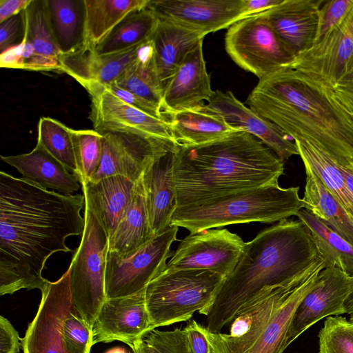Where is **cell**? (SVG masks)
<instances>
[{"label": "cell", "instance_id": "obj_38", "mask_svg": "<svg viewBox=\"0 0 353 353\" xmlns=\"http://www.w3.org/2000/svg\"><path fill=\"white\" fill-rule=\"evenodd\" d=\"M79 183L90 181L99 168L103 134L95 130L72 129Z\"/></svg>", "mask_w": 353, "mask_h": 353}, {"label": "cell", "instance_id": "obj_22", "mask_svg": "<svg viewBox=\"0 0 353 353\" xmlns=\"http://www.w3.org/2000/svg\"><path fill=\"white\" fill-rule=\"evenodd\" d=\"M173 151L156 159L141 176L150 225L154 237L170 226L176 209Z\"/></svg>", "mask_w": 353, "mask_h": 353}, {"label": "cell", "instance_id": "obj_25", "mask_svg": "<svg viewBox=\"0 0 353 353\" xmlns=\"http://www.w3.org/2000/svg\"><path fill=\"white\" fill-rule=\"evenodd\" d=\"M1 159L16 168L23 179L43 188L67 194H72L80 188L77 176L38 143L28 153L1 155Z\"/></svg>", "mask_w": 353, "mask_h": 353}, {"label": "cell", "instance_id": "obj_3", "mask_svg": "<svg viewBox=\"0 0 353 353\" xmlns=\"http://www.w3.org/2000/svg\"><path fill=\"white\" fill-rule=\"evenodd\" d=\"M320 259L310 230L299 219H283L262 230L245 243L233 271L225 277L210 304L199 312L205 316V329L221 332L263 289L301 279Z\"/></svg>", "mask_w": 353, "mask_h": 353}, {"label": "cell", "instance_id": "obj_27", "mask_svg": "<svg viewBox=\"0 0 353 353\" xmlns=\"http://www.w3.org/2000/svg\"><path fill=\"white\" fill-rule=\"evenodd\" d=\"M205 36L201 32L159 19L152 41L163 89L187 54L203 41Z\"/></svg>", "mask_w": 353, "mask_h": 353}, {"label": "cell", "instance_id": "obj_43", "mask_svg": "<svg viewBox=\"0 0 353 353\" xmlns=\"http://www.w3.org/2000/svg\"><path fill=\"white\" fill-rule=\"evenodd\" d=\"M25 28V10L0 23L1 53L23 41Z\"/></svg>", "mask_w": 353, "mask_h": 353}, {"label": "cell", "instance_id": "obj_28", "mask_svg": "<svg viewBox=\"0 0 353 353\" xmlns=\"http://www.w3.org/2000/svg\"><path fill=\"white\" fill-rule=\"evenodd\" d=\"M154 238L141 177L136 182L135 194L128 210L109 239L108 252L126 257Z\"/></svg>", "mask_w": 353, "mask_h": 353}, {"label": "cell", "instance_id": "obj_8", "mask_svg": "<svg viewBox=\"0 0 353 353\" xmlns=\"http://www.w3.org/2000/svg\"><path fill=\"white\" fill-rule=\"evenodd\" d=\"M325 268L319 259L311 272L278 304L244 334L232 336L212 333L203 327L212 353H283L288 347L287 335L294 312L314 287L319 273Z\"/></svg>", "mask_w": 353, "mask_h": 353}, {"label": "cell", "instance_id": "obj_39", "mask_svg": "<svg viewBox=\"0 0 353 353\" xmlns=\"http://www.w3.org/2000/svg\"><path fill=\"white\" fill-rule=\"evenodd\" d=\"M318 336V353H353V323L344 316L327 317Z\"/></svg>", "mask_w": 353, "mask_h": 353}, {"label": "cell", "instance_id": "obj_12", "mask_svg": "<svg viewBox=\"0 0 353 353\" xmlns=\"http://www.w3.org/2000/svg\"><path fill=\"white\" fill-rule=\"evenodd\" d=\"M245 242L226 229H209L182 239L171 259L169 270H202L228 276L237 264Z\"/></svg>", "mask_w": 353, "mask_h": 353}, {"label": "cell", "instance_id": "obj_4", "mask_svg": "<svg viewBox=\"0 0 353 353\" xmlns=\"http://www.w3.org/2000/svg\"><path fill=\"white\" fill-rule=\"evenodd\" d=\"M176 208L265 185H279L284 162L261 140L239 130L173 151Z\"/></svg>", "mask_w": 353, "mask_h": 353}, {"label": "cell", "instance_id": "obj_42", "mask_svg": "<svg viewBox=\"0 0 353 353\" xmlns=\"http://www.w3.org/2000/svg\"><path fill=\"white\" fill-rule=\"evenodd\" d=\"M353 7V0H327L319 10L314 44L324 39L346 18Z\"/></svg>", "mask_w": 353, "mask_h": 353}, {"label": "cell", "instance_id": "obj_40", "mask_svg": "<svg viewBox=\"0 0 353 353\" xmlns=\"http://www.w3.org/2000/svg\"><path fill=\"white\" fill-rule=\"evenodd\" d=\"M63 334L70 353H90L93 345L92 327L74 307L64 320Z\"/></svg>", "mask_w": 353, "mask_h": 353}, {"label": "cell", "instance_id": "obj_41", "mask_svg": "<svg viewBox=\"0 0 353 353\" xmlns=\"http://www.w3.org/2000/svg\"><path fill=\"white\" fill-rule=\"evenodd\" d=\"M143 339L153 353H193L185 328L153 330Z\"/></svg>", "mask_w": 353, "mask_h": 353}, {"label": "cell", "instance_id": "obj_17", "mask_svg": "<svg viewBox=\"0 0 353 353\" xmlns=\"http://www.w3.org/2000/svg\"><path fill=\"white\" fill-rule=\"evenodd\" d=\"M290 66L334 87L353 68V7L337 28L297 55Z\"/></svg>", "mask_w": 353, "mask_h": 353}, {"label": "cell", "instance_id": "obj_10", "mask_svg": "<svg viewBox=\"0 0 353 353\" xmlns=\"http://www.w3.org/2000/svg\"><path fill=\"white\" fill-rule=\"evenodd\" d=\"M179 228L170 225L126 257L108 252L105 269L106 299L127 296L146 288L167 267L170 247Z\"/></svg>", "mask_w": 353, "mask_h": 353}, {"label": "cell", "instance_id": "obj_48", "mask_svg": "<svg viewBox=\"0 0 353 353\" xmlns=\"http://www.w3.org/2000/svg\"><path fill=\"white\" fill-rule=\"evenodd\" d=\"M32 0H1L0 23L25 10Z\"/></svg>", "mask_w": 353, "mask_h": 353}, {"label": "cell", "instance_id": "obj_29", "mask_svg": "<svg viewBox=\"0 0 353 353\" xmlns=\"http://www.w3.org/2000/svg\"><path fill=\"white\" fill-rule=\"evenodd\" d=\"M113 83L161 111L163 88L156 66L152 38L139 46L135 59Z\"/></svg>", "mask_w": 353, "mask_h": 353}, {"label": "cell", "instance_id": "obj_18", "mask_svg": "<svg viewBox=\"0 0 353 353\" xmlns=\"http://www.w3.org/2000/svg\"><path fill=\"white\" fill-rule=\"evenodd\" d=\"M145 291L105 300L92 325L93 345L119 341L130 346L149 332Z\"/></svg>", "mask_w": 353, "mask_h": 353}, {"label": "cell", "instance_id": "obj_14", "mask_svg": "<svg viewBox=\"0 0 353 353\" xmlns=\"http://www.w3.org/2000/svg\"><path fill=\"white\" fill-rule=\"evenodd\" d=\"M99 170L90 181L122 175L134 182L156 159L174 150L176 145L130 133L104 132Z\"/></svg>", "mask_w": 353, "mask_h": 353}, {"label": "cell", "instance_id": "obj_30", "mask_svg": "<svg viewBox=\"0 0 353 353\" xmlns=\"http://www.w3.org/2000/svg\"><path fill=\"white\" fill-rule=\"evenodd\" d=\"M149 0H84L83 46L94 48L130 13L143 9Z\"/></svg>", "mask_w": 353, "mask_h": 353}, {"label": "cell", "instance_id": "obj_49", "mask_svg": "<svg viewBox=\"0 0 353 353\" xmlns=\"http://www.w3.org/2000/svg\"><path fill=\"white\" fill-rule=\"evenodd\" d=\"M283 0H243L245 17L259 14L280 4Z\"/></svg>", "mask_w": 353, "mask_h": 353}, {"label": "cell", "instance_id": "obj_52", "mask_svg": "<svg viewBox=\"0 0 353 353\" xmlns=\"http://www.w3.org/2000/svg\"><path fill=\"white\" fill-rule=\"evenodd\" d=\"M344 307L345 313L347 314L350 317H353V288L345 301Z\"/></svg>", "mask_w": 353, "mask_h": 353}, {"label": "cell", "instance_id": "obj_21", "mask_svg": "<svg viewBox=\"0 0 353 353\" xmlns=\"http://www.w3.org/2000/svg\"><path fill=\"white\" fill-rule=\"evenodd\" d=\"M203 41L190 51L166 83L163 93V117L207 102L214 90L203 57Z\"/></svg>", "mask_w": 353, "mask_h": 353}, {"label": "cell", "instance_id": "obj_47", "mask_svg": "<svg viewBox=\"0 0 353 353\" xmlns=\"http://www.w3.org/2000/svg\"><path fill=\"white\" fill-rule=\"evenodd\" d=\"M203 327L192 320L184 327L193 353H212L209 342L203 332Z\"/></svg>", "mask_w": 353, "mask_h": 353}, {"label": "cell", "instance_id": "obj_6", "mask_svg": "<svg viewBox=\"0 0 353 353\" xmlns=\"http://www.w3.org/2000/svg\"><path fill=\"white\" fill-rule=\"evenodd\" d=\"M224 279L208 270L165 268L145 288L149 332L190 319L210 304Z\"/></svg>", "mask_w": 353, "mask_h": 353}, {"label": "cell", "instance_id": "obj_31", "mask_svg": "<svg viewBox=\"0 0 353 353\" xmlns=\"http://www.w3.org/2000/svg\"><path fill=\"white\" fill-rule=\"evenodd\" d=\"M304 165L306 174L304 208L353 243V219L323 185L314 171Z\"/></svg>", "mask_w": 353, "mask_h": 353}, {"label": "cell", "instance_id": "obj_45", "mask_svg": "<svg viewBox=\"0 0 353 353\" xmlns=\"http://www.w3.org/2000/svg\"><path fill=\"white\" fill-rule=\"evenodd\" d=\"M22 348L21 339L11 323L0 316V353H19Z\"/></svg>", "mask_w": 353, "mask_h": 353}, {"label": "cell", "instance_id": "obj_37", "mask_svg": "<svg viewBox=\"0 0 353 353\" xmlns=\"http://www.w3.org/2000/svg\"><path fill=\"white\" fill-rule=\"evenodd\" d=\"M37 143L78 177L72 129L60 121L42 117L38 123Z\"/></svg>", "mask_w": 353, "mask_h": 353}, {"label": "cell", "instance_id": "obj_54", "mask_svg": "<svg viewBox=\"0 0 353 353\" xmlns=\"http://www.w3.org/2000/svg\"><path fill=\"white\" fill-rule=\"evenodd\" d=\"M349 321H351L352 323H353V317H350Z\"/></svg>", "mask_w": 353, "mask_h": 353}, {"label": "cell", "instance_id": "obj_5", "mask_svg": "<svg viewBox=\"0 0 353 353\" xmlns=\"http://www.w3.org/2000/svg\"><path fill=\"white\" fill-rule=\"evenodd\" d=\"M299 190V187L265 185L179 207L170 225L192 234L232 224L279 222L304 208Z\"/></svg>", "mask_w": 353, "mask_h": 353}, {"label": "cell", "instance_id": "obj_51", "mask_svg": "<svg viewBox=\"0 0 353 353\" xmlns=\"http://www.w3.org/2000/svg\"><path fill=\"white\" fill-rule=\"evenodd\" d=\"M344 177L346 186L353 196V170L345 168L339 167Z\"/></svg>", "mask_w": 353, "mask_h": 353}, {"label": "cell", "instance_id": "obj_2", "mask_svg": "<svg viewBox=\"0 0 353 353\" xmlns=\"http://www.w3.org/2000/svg\"><path fill=\"white\" fill-rule=\"evenodd\" d=\"M246 104L294 141H307L353 170V123L332 89L290 65L259 80Z\"/></svg>", "mask_w": 353, "mask_h": 353}, {"label": "cell", "instance_id": "obj_15", "mask_svg": "<svg viewBox=\"0 0 353 353\" xmlns=\"http://www.w3.org/2000/svg\"><path fill=\"white\" fill-rule=\"evenodd\" d=\"M145 8L158 19L205 35L245 17L243 0H149Z\"/></svg>", "mask_w": 353, "mask_h": 353}, {"label": "cell", "instance_id": "obj_36", "mask_svg": "<svg viewBox=\"0 0 353 353\" xmlns=\"http://www.w3.org/2000/svg\"><path fill=\"white\" fill-rule=\"evenodd\" d=\"M303 164L308 165L323 185L353 219V196L349 192L339 166L307 141H294Z\"/></svg>", "mask_w": 353, "mask_h": 353}, {"label": "cell", "instance_id": "obj_19", "mask_svg": "<svg viewBox=\"0 0 353 353\" xmlns=\"http://www.w3.org/2000/svg\"><path fill=\"white\" fill-rule=\"evenodd\" d=\"M204 108L219 115L234 128L261 140L283 161L299 155L296 143L278 126L241 102L231 91L214 90Z\"/></svg>", "mask_w": 353, "mask_h": 353}, {"label": "cell", "instance_id": "obj_9", "mask_svg": "<svg viewBox=\"0 0 353 353\" xmlns=\"http://www.w3.org/2000/svg\"><path fill=\"white\" fill-rule=\"evenodd\" d=\"M225 48L238 66L259 80L290 65L295 58L261 13L231 25L225 35Z\"/></svg>", "mask_w": 353, "mask_h": 353}, {"label": "cell", "instance_id": "obj_44", "mask_svg": "<svg viewBox=\"0 0 353 353\" xmlns=\"http://www.w3.org/2000/svg\"><path fill=\"white\" fill-rule=\"evenodd\" d=\"M113 94L123 101L124 102L131 105L132 106L142 110L152 116L158 118H164L161 111L143 100L136 94L123 89L114 83L105 85Z\"/></svg>", "mask_w": 353, "mask_h": 353}, {"label": "cell", "instance_id": "obj_35", "mask_svg": "<svg viewBox=\"0 0 353 353\" xmlns=\"http://www.w3.org/2000/svg\"><path fill=\"white\" fill-rule=\"evenodd\" d=\"M158 22V18L145 8L134 11L123 19L92 50L99 56L128 50L150 39Z\"/></svg>", "mask_w": 353, "mask_h": 353}, {"label": "cell", "instance_id": "obj_46", "mask_svg": "<svg viewBox=\"0 0 353 353\" xmlns=\"http://www.w3.org/2000/svg\"><path fill=\"white\" fill-rule=\"evenodd\" d=\"M332 89L339 103L350 116H353V68Z\"/></svg>", "mask_w": 353, "mask_h": 353}, {"label": "cell", "instance_id": "obj_26", "mask_svg": "<svg viewBox=\"0 0 353 353\" xmlns=\"http://www.w3.org/2000/svg\"><path fill=\"white\" fill-rule=\"evenodd\" d=\"M177 145L192 146L219 139L239 130L218 114L206 110L203 103L163 115Z\"/></svg>", "mask_w": 353, "mask_h": 353}, {"label": "cell", "instance_id": "obj_23", "mask_svg": "<svg viewBox=\"0 0 353 353\" xmlns=\"http://www.w3.org/2000/svg\"><path fill=\"white\" fill-rule=\"evenodd\" d=\"M85 201L90 205L108 238L128 210L135 194L136 183L122 175L97 181L81 182Z\"/></svg>", "mask_w": 353, "mask_h": 353}, {"label": "cell", "instance_id": "obj_34", "mask_svg": "<svg viewBox=\"0 0 353 353\" xmlns=\"http://www.w3.org/2000/svg\"><path fill=\"white\" fill-rule=\"evenodd\" d=\"M25 21L23 39L48 71L61 72V53L52 32L47 0H32L25 10Z\"/></svg>", "mask_w": 353, "mask_h": 353}, {"label": "cell", "instance_id": "obj_16", "mask_svg": "<svg viewBox=\"0 0 353 353\" xmlns=\"http://www.w3.org/2000/svg\"><path fill=\"white\" fill-rule=\"evenodd\" d=\"M352 288L353 276L335 266L323 269L314 287L294 312L287 335V345L319 320L345 314V301Z\"/></svg>", "mask_w": 353, "mask_h": 353}, {"label": "cell", "instance_id": "obj_13", "mask_svg": "<svg viewBox=\"0 0 353 353\" xmlns=\"http://www.w3.org/2000/svg\"><path fill=\"white\" fill-rule=\"evenodd\" d=\"M68 270L41 291L37 312L21 339L23 353H70L63 334L64 320L74 308Z\"/></svg>", "mask_w": 353, "mask_h": 353}, {"label": "cell", "instance_id": "obj_50", "mask_svg": "<svg viewBox=\"0 0 353 353\" xmlns=\"http://www.w3.org/2000/svg\"><path fill=\"white\" fill-rule=\"evenodd\" d=\"M129 347H131L132 353H153L143 337L134 341Z\"/></svg>", "mask_w": 353, "mask_h": 353}, {"label": "cell", "instance_id": "obj_53", "mask_svg": "<svg viewBox=\"0 0 353 353\" xmlns=\"http://www.w3.org/2000/svg\"><path fill=\"white\" fill-rule=\"evenodd\" d=\"M105 353H131L130 351L125 347H114L107 350Z\"/></svg>", "mask_w": 353, "mask_h": 353}, {"label": "cell", "instance_id": "obj_32", "mask_svg": "<svg viewBox=\"0 0 353 353\" xmlns=\"http://www.w3.org/2000/svg\"><path fill=\"white\" fill-rule=\"evenodd\" d=\"M296 216L310 230L325 268L335 266L353 276V243L305 209Z\"/></svg>", "mask_w": 353, "mask_h": 353}, {"label": "cell", "instance_id": "obj_55", "mask_svg": "<svg viewBox=\"0 0 353 353\" xmlns=\"http://www.w3.org/2000/svg\"><path fill=\"white\" fill-rule=\"evenodd\" d=\"M353 123V116H350Z\"/></svg>", "mask_w": 353, "mask_h": 353}, {"label": "cell", "instance_id": "obj_7", "mask_svg": "<svg viewBox=\"0 0 353 353\" xmlns=\"http://www.w3.org/2000/svg\"><path fill=\"white\" fill-rule=\"evenodd\" d=\"M84 208V230L68 270L74 307L92 328L106 299L105 279L109 238L85 201Z\"/></svg>", "mask_w": 353, "mask_h": 353}, {"label": "cell", "instance_id": "obj_33", "mask_svg": "<svg viewBox=\"0 0 353 353\" xmlns=\"http://www.w3.org/2000/svg\"><path fill=\"white\" fill-rule=\"evenodd\" d=\"M52 32L61 54L74 52L84 43V0H47Z\"/></svg>", "mask_w": 353, "mask_h": 353}, {"label": "cell", "instance_id": "obj_24", "mask_svg": "<svg viewBox=\"0 0 353 353\" xmlns=\"http://www.w3.org/2000/svg\"><path fill=\"white\" fill-rule=\"evenodd\" d=\"M140 45L126 51L104 56L97 55L92 48L82 46L73 52L61 54V72L72 77L81 85L89 83L110 85L135 59Z\"/></svg>", "mask_w": 353, "mask_h": 353}, {"label": "cell", "instance_id": "obj_11", "mask_svg": "<svg viewBox=\"0 0 353 353\" xmlns=\"http://www.w3.org/2000/svg\"><path fill=\"white\" fill-rule=\"evenodd\" d=\"M90 98L89 119L100 133L135 134L177 145L168 122L124 102L105 85L89 83L82 85Z\"/></svg>", "mask_w": 353, "mask_h": 353}, {"label": "cell", "instance_id": "obj_1", "mask_svg": "<svg viewBox=\"0 0 353 353\" xmlns=\"http://www.w3.org/2000/svg\"><path fill=\"white\" fill-rule=\"evenodd\" d=\"M85 196L43 188L0 172V294L39 289L47 259L57 252H74L65 241L82 235Z\"/></svg>", "mask_w": 353, "mask_h": 353}, {"label": "cell", "instance_id": "obj_20", "mask_svg": "<svg viewBox=\"0 0 353 353\" xmlns=\"http://www.w3.org/2000/svg\"><path fill=\"white\" fill-rule=\"evenodd\" d=\"M325 0H283L261 12L295 57L314 44L319 10Z\"/></svg>", "mask_w": 353, "mask_h": 353}]
</instances>
